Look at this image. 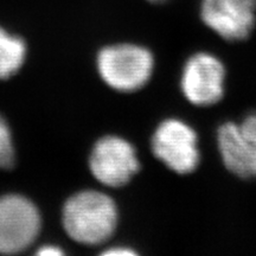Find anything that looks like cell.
I'll list each match as a JSON object with an SVG mask.
<instances>
[{"label": "cell", "instance_id": "1", "mask_svg": "<svg viewBox=\"0 0 256 256\" xmlns=\"http://www.w3.org/2000/svg\"><path fill=\"white\" fill-rule=\"evenodd\" d=\"M118 208L110 196L87 190L74 194L63 208L62 220L74 241L95 246L107 241L118 226Z\"/></svg>", "mask_w": 256, "mask_h": 256}, {"label": "cell", "instance_id": "2", "mask_svg": "<svg viewBox=\"0 0 256 256\" xmlns=\"http://www.w3.org/2000/svg\"><path fill=\"white\" fill-rule=\"evenodd\" d=\"M98 68L110 88L134 92L145 87L154 70V56L147 48L132 43L106 46L98 52Z\"/></svg>", "mask_w": 256, "mask_h": 256}, {"label": "cell", "instance_id": "3", "mask_svg": "<svg viewBox=\"0 0 256 256\" xmlns=\"http://www.w3.org/2000/svg\"><path fill=\"white\" fill-rule=\"evenodd\" d=\"M151 148L156 158L176 174H194L200 164L198 133L190 124L178 118H168L156 126Z\"/></svg>", "mask_w": 256, "mask_h": 256}, {"label": "cell", "instance_id": "4", "mask_svg": "<svg viewBox=\"0 0 256 256\" xmlns=\"http://www.w3.org/2000/svg\"><path fill=\"white\" fill-rule=\"evenodd\" d=\"M226 80V69L222 60L208 51H197L185 60L179 86L188 104L206 108L222 101Z\"/></svg>", "mask_w": 256, "mask_h": 256}, {"label": "cell", "instance_id": "5", "mask_svg": "<svg viewBox=\"0 0 256 256\" xmlns=\"http://www.w3.org/2000/svg\"><path fill=\"white\" fill-rule=\"evenodd\" d=\"M40 230V216L30 200L19 194L0 197V255L28 249Z\"/></svg>", "mask_w": 256, "mask_h": 256}, {"label": "cell", "instance_id": "6", "mask_svg": "<svg viewBox=\"0 0 256 256\" xmlns=\"http://www.w3.org/2000/svg\"><path fill=\"white\" fill-rule=\"evenodd\" d=\"M89 168L101 184L121 188L132 180L140 170L136 150L124 138L107 136L92 148Z\"/></svg>", "mask_w": 256, "mask_h": 256}, {"label": "cell", "instance_id": "7", "mask_svg": "<svg viewBox=\"0 0 256 256\" xmlns=\"http://www.w3.org/2000/svg\"><path fill=\"white\" fill-rule=\"evenodd\" d=\"M200 19L226 42L248 40L256 25V0H200Z\"/></svg>", "mask_w": 256, "mask_h": 256}, {"label": "cell", "instance_id": "8", "mask_svg": "<svg viewBox=\"0 0 256 256\" xmlns=\"http://www.w3.org/2000/svg\"><path fill=\"white\" fill-rule=\"evenodd\" d=\"M216 144L222 164L230 174L242 179L256 178V159L249 151L238 122L226 121L220 124Z\"/></svg>", "mask_w": 256, "mask_h": 256}, {"label": "cell", "instance_id": "9", "mask_svg": "<svg viewBox=\"0 0 256 256\" xmlns=\"http://www.w3.org/2000/svg\"><path fill=\"white\" fill-rule=\"evenodd\" d=\"M25 57V42L0 28V80H8L16 75L23 66Z\"/></svg>", "mask_w": 256, "mask_h": 256}, {"label": "cell", "instance_id": "10", "mask_svg": "<svg viewBox=\"0 0 256 256\" xmlns=\"http://www.w3.org/2000/svg\"><path fill=\"white\" fill-rule=\"evenodd\" d=\"M14 164V148L11 132L0 115V168H11Z\"/></svg>", "mask_w": 256, "mask_h": 256}, {"label": "cell", "instance_id": "11", "mask_svg": "<svg viewBox=\"0 0 256 256\" xmlns=\"http://www.w3.org/2000/svg\"><path fill=\"white\" fill-rule=\"evenodd\" d=\"M238 124L248 148L256 159V113L248 114Z\"/></svg>", "mask_w": 256, "mask_h": 256}, {"label": "cell", "instance_id": "12", "mask_svg": "<svg viewBox=\"0 0 256 256\" xmlns=\"http://www.w3.org/2000/svg\"><path fill=\"white\" fill-rule=\"evenodd\" d=\"M100 256H139L136 252L132 250L130 248H112L102 252Z\"/></svg>", "mask_w": 256, "mask_h": 256}, {"label": "cell", "instance_id": "13", "mask_svg": "<svg viewBox=\"0 0 256 256\" xmlns=\"http://www.w3.org/2000/svg\"><path fill=\"white\" fill-rule=\"evenodd\" d=\"M34 256H66L63 250L55 246H44L38 250Z\"/></svg>", "mask_w": 256, "mask_h": 256}, {"label": "cell", "instance_id": "14", "mask_svg": "<svg viewBox=\"0 0 256 256\" xmlns=\"http://www.w3.org/2000/svg\"><path fill=\"white\" fill-rule=\"evenodd\" d=\"M147 2H152V4H162V2H168V0H147Z\"/></svg>", "mask_w": 256, "mask_h": 256}]
</instances>
